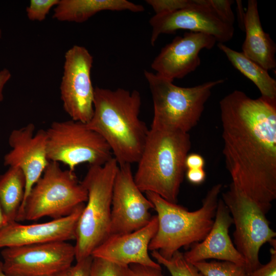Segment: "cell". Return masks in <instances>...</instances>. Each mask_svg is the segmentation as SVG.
Returning a JSON list of instances; mask_svg holds the SVG:
<instances>
[{"mask_svg": "<svg viewBox=\"0 0 276 276\" xmlns=\"http://www.w3.org/2000/svg\"><path fill=\"white\" fill-rule=\"evenodd\" d=\"M219 107L231 183L266 215L276 198V99L235 90Z\"/></svg>", "mask_w": 276, "mask_h": 276, "instance_id": "cell-1", "label": "cell"}, {"mask_svg": "<svg viewBox=\"0 0 276 276\" xmlns=\"http://www.w3.org/2000/svg\"><path fill=\"white\" fill-rule=\"evenodd\" d=\"M141 97L136 90L96 87L94 112L86 123L109 146L119 165L137 163L149 129L139 117Z\"/></svg>", "mask_w": 276, "mask_h": 276, "instance_id": "cell-2", "label": "cell"}, {"mask_svg": "<svg viewBox=\"0 0 276 276\" xmlns=\"http://www.w3.org/2000/svg\"><path fill=\"white\" fill-rule=\"evenodd\" d=\"M191 147L188 133L151 127L133 175L139 189L177 203Z\"/></svg>", "mask_w": 276, "mask_h": 276, "instance_id": "cell-3", "label": "cell"}, {"mask_svg": "<svg viewBox=\"0 0 276 276\" xmlns=\"http://www.w3.org/2000/svg\"><path fill=\"white\" fill-rule=\"evenodd\" d=\"M222 185L216 184L208 191L202 205L194 211L167 201L158 195L145 192L157 213L158 228L148 249L169 259L182 247L202 241L213 225Z\"/></svg>", "mask_w": 276, "mask_h": 276, "instance_id": "cell-4", "label": "cell"}, {"mask_svg": "<svg viewBox=\"0 0 276 276\" xmlns=\"http://www.w3.org/2000/svg\"><path fill=\"white\" fill-rule=\"evenodd\" d=\"M144 76L153 102L151 127L185 133L198 124L213 88L225 81L220 79L185 87L148 71Z\"/></svg>", "mask_w": 276, "mask_h": 276, "instance_id": "cell-5", "label": "cell"}, {"mask_svg": "<svg viewBox=\"0 0 276 276\" xmlns=\"http://www.w3.org/2000/svg\"><path fill=\"white\" fill-rule=\"evenodd\" d=\"M118 168L113 157L103 165L89 166L81 181L87 199L76 226V261L91 256L109 236L112 190Z\"/></svg>", "mask_w": 276, "mask_h": 276, "instance_id": "cell-6", "label": "cell"}, {"mask_svg": "<svg viewBox=\"0 0 276 276\" xmlns=\"http://www.w3.org/2000/svg\"><path fill=\"white\" fill-rule=\"evenodd\" d=\"M87 199V191L74 172L50 162L19 209L16 221L63 218Z\"/></svg>", "mask_w": 276, "mask_h": 276, "instance_id": "cell-7", "label": "cell"}, {"mask_svg": "<svg viewBox=\"0 0 276 276\" xmlns=\"http://www.w3.org/2000/svg\"><path fill=\"white\" fill-rule=\"evenodd\" d=\"M45 131L48 160L62 163L71 171L83 163L103 165L113 157L105 141L86 123L55 121Z\"/></svg>", "mask_w": 276, "mask_h": 276, "instance_id": "cell-8", "label": "cell"}, {"mask_svg": "<svg viewBox=\"0 0 276 276\" xmlns=\"http://www.w3.org/2000/svg\"><path fill=\"white\" fill-rule=\"evenodd\" d=\"M234 224L235 246L244 260V268L249 274L261 265L259 251L266 243L276 237L265 214L252 199L231 183L222 194Z\"/></svg>", "mask_w": 276, "mask_h": 276, "instance_id": "cell-9", "label": "cell"}, {"mask_svg": "<svg viewBox=\"0 0 276 276\" xmlns=\"http://www.w3.org/2000/svg\"><path fill=\"white\" fill-rule=\"evenodd\" d=\"M1 254L3 270L12 276H52L75 259V246L66 241L6 247Z\"/></svg>", "mask_w": 276, "mask_h": 276, "instance_id": "cell-10", "label": "cell"}, {"mask_svg": "<svg viewBox=\"0 0 276 276\" xmlns=\"http://www.w3.org/2000/svg\"><path fill=\"white\" fill-rule=\"evenodd\" d=\"M93 57L84 47L74 45L65 54L60 86L65 111L71 120L87 123L94 112V90L90 78Z\"/></svg>", "mask_w": 276, "mask_h": 276, "instance_id": "cell-11", "label": "cell"}, {"mask_svg": "<svg viewBox=\"0 0 276 276\" xmlns=\"http://www.w3.org/2000/svg\"><path fill=\"white\" fill-rule=\"evenodd\" d=\"M149 24L152 45L161 34L174 33L179 30L206 34L213 36L218 43H223L233 38L235 31L234 26L221 18L209 5L208 0H194L189 7L154 14Z\"/></svg>", "mask_w": 276, "mask_h": 276, "instance_id": "cell-12", "label": "cell"}, {"mask_svg": "<svg viewBox=\"0 0 276 276\" xmlns=\"http://www.w3.org/2000/svg\"><path fill=\"white\" fill-rule=\"evenodd\" d=\"M151 202L135 183L131 165H119L113 187L109 236L131 233L149 223Z\"/></svg>", "mask_w": 276, "mask_h": 276, "instance_id": "cell-13", "label": "cell"}, {"mask_svg": "<svg viewBox=\"0 0 276 276\" xmlns=\"http://www.w3.org/2000/svg\"><path fill=\"white\" fill-rule=\"evenodd\" d=\"M35 125L30 123L12 130L8 139L12 149L4 158L5 166L19 168L25 177V196L20 209L50 162L47 157L46 131L40 129L35 133Z\"/></svg>", "mask_w": 276, "mask_h": 276, "instance_id": "cell-14", "label": "cell"}, {"mask_svg": "<svg viewBox=\"0 0 276 276\" xmlns=\"http://www.w3.org/2000/svg\"><path fill=\"white\" fill-rule=\"evenodd\" d=\"M216 42L211 35L186 32L161 49L152 62L151 68L155 74L172 81L183 78L200 65V51L212 49Z\"/></svg>", "mask_w": 276, "mask_h": 276, "instance_id": "cell-15", "label": "cell"}, {"mask_svg": "<svg viewBox=\"0 0 276 276\" xmlns=\"http://www.w3.org/2000/svg\"><path fill=\"white\" fill-rule=\"evenodd\" d=\"M158 228V219L152 216L144 227L134 232L109 236L92 252L91 256L123 266L140 264L158 267L160 265L148 254L149 243Z\"/></svg>", "mask_w": 276, "mask_h": 276, "instance_id": "cell-16", "label": "cell"}, {"mask_svg": "<svg viewBox=\"0 0 276 276\" xmlns=\"http://www.w3.org/2000/svg\"><path fill=\"white\" fill-rule=\"evenodd\" d=\"M85 204L67 216L41 223H7L0 230V248L75 240L77 224Z\"/></svg>", "mask_w": 276, "mask_h": 276, "instance_id": "cell-17", "label": "cell"}, {"mask_svg": "<svg viewBox=\"0 0 276 276\" xmlns=\"http://www.w3.org/2000/svg\"><path fill=\"white\" fill-rule=\"evenodd\" d=\"M232 224L233 219L228 209L222 199H219L211 231L204 240L193 244L190 250L183 253L185 259L193 264L214 259L244 267V260L228 234Z\"/></svg>", "mask_w": 276, "mask_h": 276, "instance_id": "cell-18", "label": "cell"}, {"mask_svg": "<svg viewBox=\"0 0 276 276\" xmlns=\"http://www.w3.org/2000/svg\"><path fill=\"white\" fill-rule=\"evenodd\" d=\"M244 27L245 38L241 52L267 71L275 68L276 44L263 29L256 0L248 1Z\"/></svg>", "mask_w": 276, "mask_h": 276, "instance_id": "cell-19", "label": "cell"}, {"mask_svg": "<svg viewBox=\"0 0 276 276\" xmlns=\"http://www.w3.org/2000/svg\"><path fill=\"white\" fill-rule=\"evenodd\" d=\"M103 11H144L141 5L127 0H61L56 6L53 18L59 21L83 22Z\"/></svg>", "mask_w": 276, "mask_h": 276, "instance_id": "cell-20", "label": "cell"}, {"mask_svg": "<svg viewBox=\"0 0 276 276\" xmlns=\"http://www.w3.org/2000/svg\"><path fill=\"white\" fill-rule=\"evenodd\" d=\"M217 47L224 53L233 66L251 81L260 90L261 96L276 99V81L268 71L225 43H218Z\"/></svg>", "mask_w": 276, "mask_h": 276, "instance_id": "cell-21", "label": "cell"}, {"mask_svg": "<svg viewBox=\"0 0 276 276\" xmlns=\"http://www.w3.org/2000/svg\"><path fill=\"white\" fill-rule=\"evenodd\" d=\"M26 179L22 171L10 167L0 175V203L8 223L16 221L22 203Z\"/></svg>", "mask_w": 276, "mask_h": 276, "instance_id": "cell-22", "label": "cell"}, {"mask_svg": "<svg viewBox=\"0 0 276 276\" xmlns=\"http://www.w3.org/2000/svg\"><path fill=\"white\" fill-rule=\"evenodd\" d=\"M151 256L156 262L164 265L171 276H203L198 269L184 258L179 250L175 252L171 258L163 257L157 251H152Z\"/></svg>", "mask_w": 276, "mask_h": 276, "instance_id": "cell-23", "label": "cell"}, {"mask_svg": "<svg viewBox=\"0 0 276 276\" xmlns=\"http://www.w3.org/2000/svg\"><path fill=\"white\" fill-rule=\"evenodd\" d=\"M203 276H247L244 267L224 261H203L192 264Z\"/></svg>", "mask_w": 276, "mask_h": 276, "instance_id": "cell-24", "label": "cell"}, {"mask_svg": "<svg viewBox=\"0 0 276 276\" xmlns=\"http://www.w3.org/2000/svg\"><path fill=\"white\" fill-rule=\"evenodd\" d=\"M90 276H130L129 266H123L93 257Z\"/></svg>", "mask_w": 276, "mask_h": 276, "instance_id": "cell-25", "label": "cell"}, {"mask_svg": "<svg viewBox=\"0 0 276 276\" xmlns=\"http://www.w3.org/2000/svg\"><path fill=\"white\" fill-rule=\"evenodd\" d=\"M59 2V0H31L26 8L27 17L31 20L42 21L50 9Z\"/></svg>", "mask_w": 276, "mask_h": 276, "instance_id": "cell-26", "label": "cell"}, {"mask_svg": "<svg viewBox=\"0 0 276 276\" xmlns=\"http://www.w3.org/2000/svg\"><path fill=\"white\" fill-rule=\"evenodd\" d=\"M155 14L169 13L189 7L194 4V0H146Z\"/></svg>", "mask_w": 276, "mask_h": 276, "instance_id": "cell-27", "label": "cell"}, {"mask_svg": "<svg viewBox=\"0 0 276 276\" xmlns=\"http://www.w3.org/2000/svg\"><path fill=\"white\" fill-rule=\"evenodd\" d=\"M92 261V256L77 261L74 265H72L52 276H90Z\"/></svg>", "mask_w": 276, "mask_h": 276, "instance_id": "cell-28", "label": "cell"}, {"mask_svg": "<svg viewBox=\"0 0 276 276\" xmlns=\"http://www.w3.org/2000/svg\"><path fill=\"white\" fill-rule=\"evenodd\" d=\"M209 5L224 21L234 26L235 15L232 9L233 0H208Z\"/></svg>", "mask_w": 276, "mask_h": 276, "instance_id": "cell-29", "label": "cell"}, {"mask_svg": "<svg viewBox=\"0 0 276 276\" xmlns=\"http://www.w3.org/2000/svg\"><path fill=\"white\" fill-rule=\"evenodd\" d=\"M270 257L268 263L261 265L258 268L247 275V276H276V241L270 243Z\"/></svg>", "mask_w": 276, "mask_h": 276, "instance_id": "cell-30", "label": "cell"}, {"mask_svg": "<svg viewBox=\"0 0 276 276\" xmlns=\"http://www.w3.org/2000/svg\"><path fill=\"white\" fill-rule=\"evenodd\" d=\"M130 276H164L160 267H155L140 264L129 265Z\"/></svg>", "mask_w": 276, "mask_h": 276, "instance_id": "cell-31", "label": "cell"}, {"mask_svg": "<svg viewBox=\"0 0 276 276\" xmlns=\"http://www.w3.org/2000/svg\"><path fill=\"white\" fill-rule=\"evenodd\" d=\"M186 176L191 183L199 185L205 180L206 173L203 168L187 169Z\"/></svg>", "mask_w": 276, "mask_h": 276, "instance_id": "cell-32", "label": "cell"}, {"mask_svg": "<svg viewBox=\"0 0 276 276\" xmlns=\"http://www.w3.org/2000/svg\"><path fill=\"white\" fill-rule=\"evenodd\" d=\"M205 160L200 154L196 153L188 154L185 160V167L187 169L203 168Z\"/></svg>", "mask_w": 276, "mask_h": 276, "instance_id": "cell-33", "label": "cell"}, {"mask_svg": "<svg viewBox=\"0 0 276 276\" xmlns=\"http://www.w3.org/2000/svg\"><path fill=\"white\" fill-rule=\"evenodd\" d=\"M11 75L10 72L4 68L0 71V101L3 100V90L5 84L11 78Z\"/></svg>", "mask_w": 276, "mask_h": 276, "instance_id": "cell-34", "label": "cell"}, {"mask_svg": "<svg viewBox=\"0 0 276 276\" xmlns=\"http://www.w3.org/2000/svg\"><path fill=\"white\" fill-rule=\"evenodd\" d=\"M237 4V11L238 14V18L239 20V24L240 28L244 31V22L245 19V12L244 11L243 8L242 2L241 1H236Z\"/></svg>", "mask_w": 276, "mask_h": 276, "instance_id": "cell-35", "label": "cell"}, {"mask_svg": "<svg viewBox=\"0 0 276 276\" xmlns=\"http://www.w3.org/2000/svg\"><path fill=\"white\" fill-rule=\"evenodd\" d=\"M8 223L0 203V230Z\"/></svg>", "mask_w": 276, "mask_h": 276, "instance_id": "cell-36", "label": "cell"}, {"mask_svg": "<svg viewBox=\"0 0 276 276\" xmlns=\"http://www.w3.org/2000/svg\"><path fill=\"white\" fill-rule=\"evenodd\" d=\"M0 276H12L6 273L3 269L2 262L0 261Z\"/></svg>", "mask_w": 276, "mask_h": 276, "instance_id": "cell-37", "label": "cell"}, {"mask_svg": "<svg viewBox=\"0 0 276 276\" xmlns=\"http://www.w3.org/2000/svg\"><path fill=\"white\" fill-rule=\"evenodd\" d=\"M1 36H2V31L0 29V37H1Z\"/></svg>", "mask_w": 276, "mask_h": 276, "instance_id": "cell-38", "label": "cell"}]
</instances>
